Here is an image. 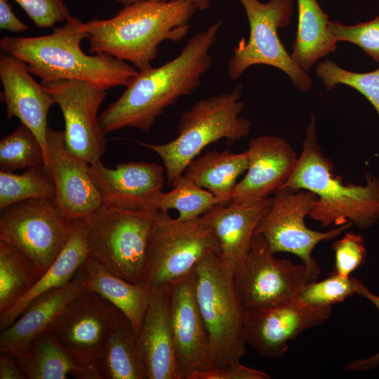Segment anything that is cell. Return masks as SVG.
I'll return each mask as SVG.
<instances>
[{
	"instance_id": "52a82bcc",
	"label": "cell",
	"mask_w": 379,
	"mask_h": 379,
	"mask_svg": "<svg viewBox=\"0 0 379 379\" xmlns=\"http://www.w3.org/2000/svg\"><path fill=\"white\" fill-rule=\"evenodd\" d=\"M197 304L209 336L213 368L240 361L246 354L245 310L234 275L215 253L193 270Z\"/></svg>"
},
{
	"instance_id": "e0dca14e",
	"label": "cell",
	"mask_w": 379,
	"mask_h": 379,
	"mask_svg": "<svg viewBox=\"0 0 379 379\" xmlns=\"http://www.w3.org/2000/svg\"><path fill=\"white\" fill-rule=\"evenodd\" d=\"M44 152L58 206L72 220L87 218L102 204L89 164L66 149L64 131L49 126Z\"/></svg>"
},
{
	"instance_id": "4dcf8cb0",
	"label": "cell",
	"mask_w": 379,
	"mask_h": 379,
	"mask_svg": "<svg viewBox=\"0 0 379 379\" xmlns=\"http://www.w3.org/2000/svg\"><path fill=\"white\" fill-rule=\"evenodd\" d=\"M34 199H55V190L46 164L21 174L0 171V210L12 204Z\"/></svg>"
},
{
	"instance_id": "7bdbcfd3",
	"label": "cell",
	"mask_w": 379,
	"mask_h": 379,
	"mask_svg": "<svg viewBox=\"0 0 379 379\" xmlns=\"http://www.w3.org/2000/svg\"><path fill=\"white\" fill-rule=\"evenodd\" d=\"M114 1L124 6H127L133 3H135L136 1H139L142 0H114ZM149 1H169V0H149ZM186 1H188L192 3L196 6L197 9L200 10V11H204V10L208 9L211 5V0H186Z\"/></svg>"
},
{
	"instance_id": "ab89813d",
	"label": "cell",
	"mask_w": 379,
	"mask_h": 379,
	"mask_svg": "<svg viewBox=\"0 0 379 379\" xmlns=\"http://www.w3.org/2000/svg\"><path fill=\"white\" fill-rule=\"evenodd\" d=\"M356 293L371 301L379 311V296L370 291L364 284L358 279H357ZM378 365L379 351L366 359L352 361L346 366L345 369L352 371H370Z\"/></svg>"
},
{
	"instance_id": "1f68e13d",
	"label": "cell",
	"mask_w": 379,
	"mask_h": 379,
	"mask_svg": "<svg viewBox=\"0 0 379 379\" xmlns=\"http://www.w3.org/2000/svg\"><path fill=\"white\" fill-rule=\"evenodd\" d=\"M173 189L162 192L158 202V211L177 210L180 220H191L202 216L218 204L215 197L209 191L192 182L182 174L171 182Z\"/></svg>"
},
{
	"instance_id": "2e32d148",
	"label": "cell",
	"mask_w": 379,
	"mask_h": 379,
	"mask_svg": "<svg viewBox=\"0 0 379 379\" xmlns=\"http://www.w3.org/2000/svg\"><path fill=\"white\" fill-rule=\"evenodd\" d=\"M331 311V306H311L297 298L273 306L245 310L246 344L262 356L281 358L291 341L303 331L324 324Z\"/></svg>"
},
{
	"instance_id": "30bf717a",
	"label": "cell",
	"mask_w": 379,
	"mask_h": 379,
	"mask_svg": "<svg viewBox=\"0 0 379 379\" xmlns=\"http://www.w3.org/2000/svg\"><path fill=\"white\" fill-rule=\"evenodd\" d=\"M0 211V240L19 249L43 274L67 243L73 220L53 199H29Z\"/></svg>"
},
{
	"instance_id": "3957f363",
	"label": "cell",
	"mask_w": 379,
	"mask_h": 379,
	"mask_svg": "<svg viewBox=\"0 0 379 379\" xmlns=\"http://www.w3.org/2000/svg\"><path fill=\"white\" fill-rule=\"evenodd\" d=\"M87 38L84 22L75 16L53 28L48 35L11 37L0 40L1 53L24 62L41 81L77 79L107 90L126 86L138 70L128 62L107 54H87L81 47Z\"/></svg>"
},
{
	"instance_id": "e575fe53",
	"label": "cell",
	"mask_w": 379,
	"mask_h": 379,
	"mask_svg": "<svg viewBox=\"0 0 379 379\" xmlns=\"http://www.w3.org/2000/svg\"><path fill=\"white\" fill-rule=\"evenodd\" d=\"M356 290V279L343 277L333 272L322 281L307 283L296 298L301 302L311 306H331L355 294Z\"/></svg>"
},
{
	"instance_id": "5b68a950",
	"label": "cell",
	"mask_w": 379,
	"mask_h": 379,
	"mask_svg": "<svg viewBox=\"0 0 379 379\" xmlns=\"http://www.w3.org/2000/svg\"><path fill=\"white\" fill-rule=\"evenodd\" d=\"M241 94L242 85L239 84L230 92L199 100L181 114L178 135L168 142L137 141L162 159L167 185L208 145L223 138L234 142L250 134L251 122L240 116L245 106Z\"/></svg>"
},
{
	"instance_id": "d590c367",
	"label": "cell",
	"mask_w": 379,
	"mask_h": 379,
	"mask_svg": "<svg viewBox=\"0 0 379 379\" xmlns=\"http://www.w3.org/2000/svg\"><path fill=\"white\" fill-rule=\"evenodd\" d=\"M328 29L337 42L347 41L355 44L374 60L379 62V16L354 25L330 21Z\"/></svg>"
},
{
	"instance_id": "60d3db41",
	"label": "cell",
	"mask_w": 379,
	"mask_h": 379,
	"mask_svg": "<svg viewBox=\"0 0 379 379\" xmlns=\"http://www.w3.org/2000/svg\"><path fill=\"white\" fill-rule=\"evenodd\" d=\"M0 29L13 33L29 29L28 25L17 18L8 0H0Z\"/></svg>"
},
{
	"instance_id": "8d00e7d4",
	"label": "cell",
	"mask_w": 379,
	"mask_h": 379,
	"mask_svg": "<svg viewBox=\"0 0 379 379\" xmlns=\"http://www.w3.org/2000/svg\"><path fill=\"white\" fill-rule=\"evenodd\" d=\"M335 253L334 272L343 277L359 267L366 260L364 240L361 235L348 232L332 244Z\"/></svg>"
},
{
	"instance_id": "d6986e66",
	"label": "cell",
	"mask_w": 379,
	"mask_h": 379,
	"mask_svg": "<svg viewBox=\"0 0 379 379\" xmlns=\"http://www.w3.org/2000/svg\"><path fill=\"white\" fill-rule=\"evenodd\" d=\"M247 152L246 173L234 187L230 202L249 204L270 197L288 180L298 157L286 140L269 135L253 138Z\"/></svg>"
},
{
	"instance_id": "7a4b0ae2",
	"label": "cell",
	"mask_w": 379,
	"mask_h": 379,
	"mask_svg": "<svg viewBox=\"0 0 379 379\" xmlns=\"http://www.w3.org/2000/svg\"><path fill=\"white\" fill-rule=\"evenodd\" d=\"M197 10L186 0H142L124 6L112 18L84 22L88 52L107 54L146 70L161 43L177 42L187 35Z\"/></svg>"
},
{
	"instance_id": "f1b7e54d",
	"label": "cell",
	"mask_w": 379,
	"mask_h": 379,
	"mask_svg": "<svg viewBox=\"0 0 379 379\" xmlns=\"http://www.w3.org/2000/svg\"><path fill=\"white\" fill-rule=\"evenodd\" d=\"M82 267L88 288L118 308L129 319L137 334L149 301L151 288L114 275L89 257Z\"/></svg>"
},
{
	"instance_id": "6da1fadb",
	"label": "cell",
	"mask_w": 379,
	"mask_h": 379,
	"mask_svg": "<svg viewBox=\"0 0 379 379\" xmlns=\"http://www.w3.org/2000/svg\"><path fill=\"white\" fill-rule=\"evenodd\" d=\"M221 20L194 34L175 58L158 67L138 71L122 95L104 109L99 121L105 134L124 128L150 131L157 119L201 84L212 66L210 54Z\"/></svg>"
},
{
	"instance_id": "9c48e42d",
	"label": "cell",
	"mask_w": 379,
	"mask_h": 379,
	"mask_svg": "<svg viewBox=\"0 0 379 379\" xmlns=\"http://www.w3.org/2000/svg\"><path fill=\"white\" fill-rule=\"evenodd\" d=\"M238 1L244 8L250 33L248 40L242 39L233 48L227 63L228 77L236 80L250 67L268 65L286 74L299 91H308L312 86L311 77L294 62L277 32L289 23L293 13V1Z\"/></svg>"
},
{
	"instance_id": "ac0fdd59",
	"label": "cell",
	"mask_w": 379,
	"mask_h": 379,
	"mask_svg": "<svg viewBox=\"0 0 379 379\" xmlns=\"http://www.w3.org/2000/svg\"><path fill=\"white\" fill-rule=\"evenodd\" d=\"M164 167L146 161L119 164L109 168L99 161L89 164V173L102 204L138 210L158 211L163 192Z\"/></svg>"
},
{
	"instance_id": "4316f807",
	"label": "cell",
	"mask_w": 379,
	"mask_h": 379,
	"mask_svg": "<svg viewBox=\"0 0 379 379\" xmlns=\"http://www.w3.org/2000/svg\"><path fill=\"white\" fill-rule=\"evenodd\" d=\"M247 150L235 154L227 149L208 151L194 159L182 175L197 186L211 192L218 204L230 201L238 178L248 168Z\"/></svg>"
},
{
	"instance_id": "7402d4cb",
	"label": "cell",
	"mask_w": 379,
	"mask_h": 379,
	"mask_svg": "<svg viewBox=\"0 0 379 379\" xmlns=\"http://www.w3.org/2000/svg\"><path fill=\"white\" fill-rule=\"evenodd\" d=\"M87 287V276L81 266L69 283L37 297L11 326L1 332L0 352L12 354L25 349Z\"/></svg>"
},
{
	"instance_id": "44dd1931",
	"label": "cell",
	"mask_w": 379,
	"mask_h": 379,
	"mask_svg": "<svg viewBox=\"0 0 379 379\" xmlns=\"http://www.w3.org/2000/svg\"><path fill=\"white\" fill-rule=\"evenodd\" d=\"M272 197L249 204H217L202 217L218 241L220 257L234 277L241 271L258 224L269 210Z\"/></svg>"
},
{
	"instance_id": "f546056e",
	"label": "cell",
	"mask_w": 379,
	"mask_h": 379,
	"mask_svg": "<svg viewBox=\"0 0 379 379\" xmlns=\"http://www.w3.org/2000/svg\"><path fill=\"white\" fill-rule=\"evenodd\" d=\"M41 275L19 249L0 240V312L29 291Z\"/></svg>"
},
{
	"instance_id": "ffe728a7",
	"label": "cell",
	"mask_w": 379,
	"mask_h": 379,
	"mask_svg": "<svg viewBox=\"0 0 379 379\" xmlns=\"http://www.w3.org/2000/svg\"><path fill=\"white\" fill-rule=\"evenodd\" d=\"M1 100L6 104L7 117H17L28 127L45 149L48 114L56 104L52 95L29 72L26 64L11 55H0Z\"/></svg>"
},
{
	"instance_id": "836d02e7",
	"label": "cell",
	"mask_w": 379,
	"mask_h": 379,
	"mask_svg": "<svg viewBox=\"0 0 379 379\" xmlns=\"http://www.w3.org/2000/svg\"><path fill=\"white\" fill-rule=\"evenodd\" d=\"M316 73L328 89L338 84L356 89L368 100L379 115V68L370 72H353L327 60L317 65Z\"/></svg>"
},
{
	"instance_id": "603a6c76",
	"label": "cell",
	"mask_w": 379,
	"mask_h": 379,
	"mask_svg": "<svg viewBox=\"0 0 379 379\" xmlns=\"http://www.w3.org/2000/svg\"><path fill=\"white\" fill-rule=\"evenodd\" d=\"M170 286L151 288L149 301L137 333L148 379H177L169 315Z\"/></svg>"
},
{
	"instance_id": "8fae6325",
	"label": "cell",
	"mask_w": 379,
	"mask_h": 379,
	"mask_svg": "<svg viewBox=\"0 0 379 379\" xmlns=\"http://www.w3.org/2000/svg\"><path fill=\"white\" fill-rule=\"evenodd\" d=\"M317 199V194L308 190H277L255 231V234L262 236L273 253L286 252L299 257L314 281L321 273L312 255L315 246L323 241L335 239L352 225L348 222L326 232L307 227L305 217L310 215Z\"/></svg>"
},
{
	"instance_id": "74e56055",
	"label": "cell",
	"mask_w": 379,
	"mask_h": 379,
	"mask_svg": "<svg viewBox=\"0 0 379 379\" xmlns=\"http://www.w3.org/2000/svg\"><path fill=\"white\" fill-rule=\"evenodd\" d=\"M39 28H53L65 22L71 13L64 0H13Z\"/></svg>"
},
{
	"instance_id": "d6a6232c",
	"label": "cell",
	"mask_w": 379,
	"mask_h": 379,
	"mask_svg": "<svg viewBox=\"0 0 379 379\" xmlns=\"http://www.w3.org/2000/svg\"><path fill=\"white\" fill-rule=\"evenodd\" d=\"M46 164L43 147L33 132L21 124L0 141V171L13 172Z\"/></svg>"
},
{
	"instance_id": "9a60e30c",
	"label": "cell",
	"mask_w": 379,
	"mask_h": 379,
	"mask_svg": "<svg viewBox=\"0 0 379 379\" xmlns=\"http://www.w3.org/2000/svg\"><path fill=\"white\" fill-rule=\"evenodd\" d=\"M169 315L177 379L213 368L209 336L195 294L193 272L169 289Z\"/></svg>"
},
{
	"instance_id": "83f0119b",
	"label": "cell",
	"mask_w": 379,
	"mask_h": 379,
	"mask_svg": "<svg viewBox=\"0 0 379 379\" xmlns=\"http://www.w3.org/2000/svg\"><path fill=\"white\" fill-rule=\"evenodd\" d=\"M297 1L298 29L291 57L307 72L320 59L334 52L338 42L328 29V15L317 0Z\"/></svg>"
},
{
	"instance_id": "f35d334b",
	"label": "cell",
	"mask_w": 379,
	"mask_h": 379,
	"mask_svg": "<svg viewBox=\"0 0 379 379\" xmlns=\"http://www.w3.org/2000/svg\"><path fill=\"white\" fill-rule=\"evenodd\" d=\"M266 373L242 365L240 361L222 368L208 370L196 375L194 379H269Z\"/></svg>"
},
{
	"instance_id": "7c38bea8",
	"label": "cell",
	"mask_w": 379,
	"mask_h": 379,
	"mask_svg": "<svg viewBox=\"0 0 379 379\" xmlns=\"http://www.w3.org/2000/svg\"><path fill=\"white\" fill-rule=\"evenodd\" d=\"M234 279L245 310L290 301L314 281L303 263L277 258L258 234H254L242 270Z\"/></svg>"
},
{
	"instance_id": "b9f144b4",
	"label": "cell",
	"mask_w": 379,
	"mask_h": 379,
	"mask_svg": "<svg viewBox=\"0 0 379 379\" xmlns=\"http://www.w3.org/2000/svg\"><path fill=\"white\" fill-rule=\"evenodd\" d=\"M0 379H27L13 357L0 352Z\"/></svg>"
},
{
	"instance_id": "8992f818",
	"label": "cell",
	"mask_w": 379,
	"mask_h": 379,
	"mask_svg": "<svg viewBox=\"0 0 379 379\" xmlns=\"http://www.w3.org/2000/svg\"><path fill=\"white\" fill-rule=\"evenodd\" d=\"M157 212L102 204L86 218L88 257L114 275L143 284Z\"/></svg>"
},
{
	"instance_id": "cb8c5ba5",
	"label": "cell",
	"mask_w": 379,
	"mask_h": 379,
	"mask_svg": "<svg viewBox=\"0 0 379 379\" xmlns=\"http://www.w3.org/2000/svg\"><path fill=\"white\" fill-rule=\"evenodd\" d=\"M86 218L73 220L71 236L55 261L34 286L11 307L0 312V331L11 326L39 295L69 283L88 259Z\"/></svg>"
},
{
	"instance_id": "277c9868",
	"label": "cell",
	"mask_w": 379,
	"mask_h": 379,
	"mask_svg": "<svg viewBox=\"0 0 379 379\" xmlns=\"http://www.w3.org/2000/svg\"><path fill=\"white\" fill-rule=\"evenodd\" d=\"M333 171L332 161L319 144L312 115L294 169L280 189L308 190L317 194L310 216L323 227L348 222L361 230L372 226L379 218V178L366 174L365 185H345Z\"/></svg>"
},
{
	"instance_id": "ba28073f",
	"label": "cell",
	"mask_w": 379,
	"mask_h": 379,
	"mask_svg": "<svg viewBox=\"0 0 379 379\" xmlns=\"http://www.w3.org/2000/svg\"><path fill=\"white\" fill-rule=\"evenodd\" d=\"M220 256L213 229L202 217L180 220L158 211L152 233L143 284L149 288L171 285L193 272L207 255Z\"/></svg>"
},
{
	"instance_id": "484cf974",
	"label": "cell",
	"mask_w": 379,
	"mask_h": 379,
	"mask_svg": "<svg viewBox=\"0 0 379 379\" xmlns=\"http://www.w3.org/2000/svg\"><path fill=\"white\" fill-rule=\"evenodd\" d=\"M96 366L102 379H148L137 334L121 312L105 339Z\"/></svg>"
},
{
	"instance_id": "5bb4252c",
	"label": "cell",
	"mask_w": 379,
	"mask_h": 379,
	"mask_svg": "<svg viewBox=\"0 0 379 379\" xmlns=\"http://www.w3.org/2000/svg\"><path fill=\"white\" fill-rule=\"evenodd\" d=\"M120 312L87 287L70 302L47 331L79 364L96 366L105 339Z\"/></svg>"
},
{
	"instance_id": "d4e9b609",
	"label": "cell",
	"mask_w": 379,
	"mask_h": 379,
	"mask_svg": "<svg viewBox=\"0 0 379 379\" xmlns=\"http://www.w3.org/2000/svg\"><path fill=\"white\" fill-rule=\"evenodd\" d=\"M10 354L27 379H102L96 366L79 364L48 331Z\"/></svg>"
},
{
	"instance_id": "4fadbf2b",
	"label": "cell",
	"mask_w": 379,
	"mask_h": 379,
	"mask_svg": "<svg viewBox=\"0 0 379 379\" xmlns=\"http://www.w3.org/2000/svg\"><path fill=\"white\" fill-rule=\"evenodd\" d=\"M62 113L66 149L88 164L100 161L105 133L98 112L108 90L77 79L41 81Z\"/></svg>"
}]
</instances>
